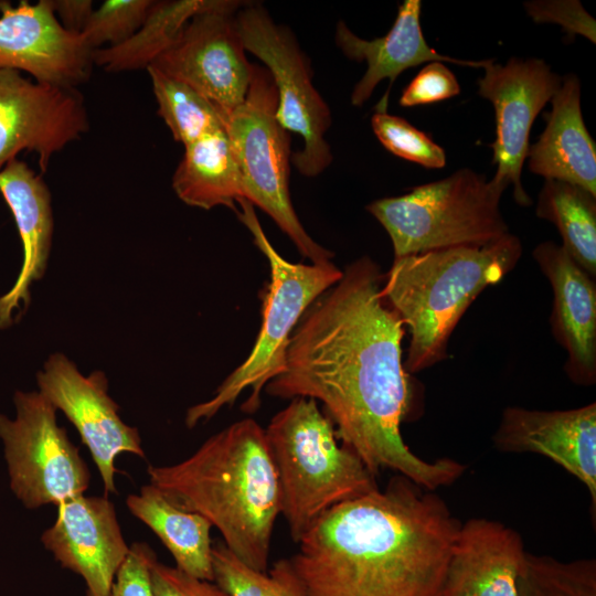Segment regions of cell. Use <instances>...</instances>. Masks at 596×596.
Wrapping results in <instances>:
<instances>
[{"label":"cell","instance_id":"obj_23","mask_svg":"<svg viewBox=\"0 0 596 596\" xmlns=\"http://www.w3.org/2000/svg\"><path fill=\"white\" fill-rule=\"evenodd\" d=\"M126 505L159 538L177 568L200 579L214 581L210 534L213 526L204 517L174 505L151 483L129 494Z\"/></svg>","mask_w":596,"mask_h":596},{"label":"cell","instance_id":"obj_7","mask_svg":"<svg viewBox=\"0 0 596 596\" xmlns=\"http://www.w3.org/2000/svg\"><path fill=\"white\" fill-rule=\"evenodd\" d=\"M507 185L464 168L366 210L387 232L394 258L454 247H480L509 232L500 211Z\"/></svg>","mask_w":596,"mask_h":596},{"label":"cell","instance_id":"obj_22","mask_svg":"<svg viewBox=\"0 0 596 596\" xmlns=\"http://www.w3.org/2000/svg\"><path fill=\"white\" fill-rule=\"evenodd\" d=\"M544 113L545 128L528 151L529 170L544 179L579 185L596 195V145L582 115L581 84L575 74L562 77Z\"/></svg>","mask_w":596,"mask_h":596},{"label":"cell","instance_id":"obj_27","mask_svg":"<svg viewBox=\"0 0 596 596\" xmlns=\"http://www.w3.org/2000/svg\"><path fill=\"white\" fill-rule=\"evenodd\" d=\"M146 70L151 79L158 114L174 140L185 147L224 128L216 107L198 91L153 66Z\"/></svg>","mask_w":596,"mask_h":596},{"label":"cell","instance_id":"obj_15","mask_svg":"<svg viewBox=\"0 0 596 596\" xmlns=\"http://www.w3.org/2000/svg\"><path fill=\"white\" fill-rule=\"evenodd\" d=\"M93 51L81 33L66 30L51 0L17 6L0 0V70L24 72L38 82L77 88L88 81Z\"/></svg>","mask_w":596,"mask_h":596},{"label":"cell","instance_id":"obj_25","mask_svg":"<svg viewBox=\"0 0 596 596\" xmlns=\"http://www.w3.org/2000/svg\"><path fill=\"white\" fill-rule=\"evenodd\" d=\"M216 1H153L145 21L127 41L93 51L94 65L107 72L147 68L175 41L190 19Z\"/></svg>","mask_w":596,"mask_h":596},{"label":"cell","instance_id":"obj_12","mask_svg":"<svg viewBox=\"0 0 596 596\" xmlns=\"http://www.w3.org/2000/svg\"><path fill=\"white\" fill-rule=\"evenodd\" d=\"M478 79V95L488 99L496 114V139L491 145L496 174L492 180L508 188L521 206L532 204L521 173L530 147L532 125L558 91L562 77L541 58L510 57L502 65L494 58Z\"/></svg>","mask_w":596,"mask_h":596},{"label":"cell","instance_id":"obj_17","mask_svg":"<svg viewBox=\"0 0 596 596\" xmlns=\"http://www.w3.org/2000/svg\"><path fill=\"white\" fill-rule=\"evenodd\" d=\"M492 441L502 453H532L553 460L585 485L596 504L595 402L563 411L508 406Z\"/></svg>","mask_w":596,"mask_h":596},{"label":"cell","instance_id":"obj_2","mask_svg":"<svg viewBox=\"0 0 596 596\" xmlns=\"http://www.w3.org/2000/svg\"><path fill=\"white\" fill-rule=\"evenodd\" d=\"M460 524L435 491L397 475L329 509L291 560L309 596H443Z\"/></svg>","mask_w":596,"mask_h":596},{"label":"cell","instance_id":"obj_26","mask_svg":"<svg viewBox=\"0 0 596 596\" xmlns=\"http://www.w3.org/2000/svg\"><path fill=\"white\" fill-rule=\"evenodd\" d=\"M536 216L553 223L562 247L593 278L596 276V195L564 181L545 179Z\"/></svg>","mask_w":596,"mask_h":596},{"label":"cell","instance_id":"obj_34","mask_svg":"<svg viewBox=\"0 0 596 596\" xmlns=\"http://www.w3.org/2000/svg\"><path fill=\"white\" fill-rule=\"evenodd\" d=\"M152 596H231L214 582L185 574L156 557L150 565Z\"/></svg>","mask_w":596,"mask_h":596},{"label":"cell","instance_id":"obj_10","mask_svg":"<svg viewBox=\"0 0 596 596\" xmlns=\"http://www.w3.org/2000/svg\"><path fill=\"white\" fill-rule=\"evenodd\" d=\"M235 21L245 51L266 65L276 86L277 120L304 140L291 162L306 177L320 174L333 159L326 140L331 114L312 84L308 58L291 31L275 23L262 6L245 4Z\"/></svg>","mask_w":596,"mask_h":596},{"label":"cell","instance_id":"obj_28","mask_svg":"<svg viewBox=\"0 0 596 596\" xmlns=\"http://www.w3.org/2000/svg\"><path fill=\"white\" fill-rule=\"evenodd\" d=\"M214 583L231 596H309L290 558L276 561L267 572L237 558L223 542L213 545Z\"/></svg>","mask_w":596,"mask_h":596},{"label":"cell","instance_id":"obj_36","mask_svg":"<svg viewBox=\"0 0 596 596\" xmlns=\"http://www.w3.org/2000/svg\"><path fill=\"white\" fill-rule=\"evenodd\" d=\"M60 23L68 31L81 33L93 9L92 0H51Z\"/></svg>","mask_w":596,"mask_h":596},{"label":"cell","instance_id":"obj_14","mask_svg":"<svg viewBox=\"0 0 596 596\" xmlns=\"http://www.w3.org/2000/svg\"><path fill=\"white\" fill-rule=\"evenodd\" d=\"M89 129L77 88L38 83L15 70H0V171L26 150L45 172L52 157Z\"/></svg>","mask_w":596,"mask_h":596},{"label":"cell","instance_id":"obj_21","mask_svg":"<svg viewBox=\"0 0 596 596\" xmlns=\"http://www.w3.org/2000/svg\"><path fill=\"white\" fill-rule=\"evenodd\" d=\"M421 10L419 0H405L398 7L391 30L384 36L373 40L356 36L343 21L338 23L336 43L339 49L348 58L368 64L364 75L352 91L353 106H362L381 81L387 78L392 86L402 72L423 63L446 62L485 68L492 61L459 60L435 51L423 35Z\"/></svg>","mask_w":596,"mask_h":596},{"label":"cell","instance_id":"obj_1","mask_svg":"<svg viewBox=\"0 0 596 596\" xmlns=\"http://www.w3.org/2000/svg\"><path fill=\"white\" fill-rule=\"evenodd\" d=\"M384 275L368 256L304 313L291 333L284 371L267 394L320 402L337 437L375 477L391 469L435 491L457 481L466 465L415 455L401 435L409 404L402 358L404 324L382 295Z\"/></svg>","mask_w":596,"mask_h":596},{"label":"cell","instance_id":"obj_31","mask_svg":"<svg viewBox=\"0 0 596 596\" xmlns=\"http://www.w3.org/2000/svg\"><path fill=\"white\" fill-rule=\"evenodd\" d=\"M152 0H106L94 9L81 32L92 50L127 41L145 21Z\"/></svg>","mask_w":596,"mask_h":596},{"label":"cell","instance_id":"obj_29","mask_svg":"<svg viewBox=\"0 0 596 596\" xmlns=\"http://www.w3.org/2000/svg\"><path fill=\"white\" fill-rule=\"evenodd\" d=\"M517 596H596V561L525 553Z\"/></svg>","mask_w":596,"mask_h":596},{"label":"cell","instance_id":"obj_30","mask_svg":"<svg viewBox=\"0 0 596 596\" xmlns=\"http://www.w3.org/2000/svg\"><path fill=\"white\" fill-rule=\"evenodd\" d=\"M371 125L379 141L393 155L429 169L445 167V150L404 118L375 111Z\"/></svg>","mask_w":596,"mask_h":596},{"label":"cell","instance_id":"obj_8","mask_svg":"<svg viewBox=\"0 0 596 596\" xmlns=\"http://www.w3.org/2000/svg\"><path fill=\"white\" fill-rule=\"evenodd\" d=\"M278 96L269 72L254 65L245 100L222 117L236 161L243 199L269 215L299 253L313 264L334 254L305 231L290 199V135L277 120Z\"/></svg>","mask_w":596,"mask_h":596},{"label":"cell","instance_id":"obj_9","mask_svg":"<svg viewBox=\"0 0 596 596\" xmlns=\"http://www.w3.org/2000/svg\"><path fill=\"white\" fill-rule=\"evenodd\" d=\"M13 402L14 418L0 414V440L17 499L33 510L84 494L91 472L56 408L39 391H17Z\"/></svg>","mask_w":596,"mask_h":596},{"label":"cell","instance_id":"obj_4","mask_svg":"<svg viewBox=\"0 0 596 596\" xmlns=\"http://www.w3.org/2000/svg\"><path fill=\"white\" fill-rule=\"evenodd\" d=\"M522 256L520 240L508 233L480 247H454L394 258L382 295L409 332L407 373L447 356L448 340L480 292L501 281Z\"/></svg>","mask_w":596,"mask_h":596},{"label":"cell","instance_id":"obj_16","mask_svg":"<svg viewBox=\"0 0 596 596\" xmlns=\"http://www.w3.org/2000/svg\"><path fill=\"white\" fill-rule=\"evenodd\" d=\"M44 547L64 568L79 575L85 596H109L127 545L114 503L79 494L57 505L54 523L41 535Z\"/></svg>","mask_w":596,"mask_h":596},{"label":"cell","instance_id":"obj_6","mask_svg":"<svg viewBox=\"0 0 596 596\" xmlns=\"http://www.w3.org/2000/svg\"><path fill=\"white\" fill-rule=\"evenodd\" d=\"M236 203L241 207V211H236L238 219L266 256L270 269V280L262 296L263 321L255 344L244 362L221 383L210 400L188 409L185 425L189 428L212 418L223 407L231 406L248 389L251 393L242 409L256 412L263 389L285 369L289 339L299 320L343 275V270L332 262L297 264L286 260L266 237L254 205L243 198Z\"/></svg>","mask_w":596,"mask_h":596},{"label":"cell","instance_id":"obj_32","mask_svg":"<svg viewBox=\"0 0 596 596\" xmlns=\"http://www.w3.org/2000/svg\"><path fill=\"white\" fill-rule=\"evenodd\" d=\"M524 9L535 23H555L570 38L583 35L596 42L595 19L577 0H534L525 2Z\"/></svg>","mask_w":596,"mask_h":596},{"label":"cell","instance_id":"obj_19","mask_svg":"<svg viewBox=\"0 0 596 596\" xmlns=\"http://www.w3.org/2000/svg\"><path fill=\"white\" fill-rule=\"evenodd\" d=\"M525 553L514 529L486 518L467 520L451 549L443 596H517Z\"/></svg>","mask_w":596,"mask_h":596},{"label":"cell","instance_id":"obj_35","mask_svg":"<svg viewBox=\"0 0 596 596\" xmlns=\"http://www.w3.org/2000/svg\"><path fill=\"white\" fill-rule=\"evenodd\" d=\"M157 557L149 544L132 543L117 572L109 596H152L150 565Z\"/></svg>","mask_w":596,"mask_h":596},{"label":"cell","instance_id":"obj_24","mask_svg":"<svg viewBox=\"0 0 596 596\" xmlns=\"http://www.w3.org/2000/svg\"><path fill=\"white\" fill-rule=\"evenodd\" d=\"M172 187L188 205L204 210L223 205L236 211L242 183L224 128L184 147Z\"/></svg>","mask_w":596,"mask_h":596},{"label":"cell","instance_id":"obj_20","mask_svg":"<svg viewBox=\"0 0 596 596\" xmlns=\"http://www.w3.org/2000/svg\"><path fill=\"white\" fill-rule=\"evenodd\" d=\"M0 193L10 207L22 242L23 260L15 283L0 297V329L30 302V287L46 270L53 237L51 192L41 174L15 158L0 171Z\"/></svg>","mask_w":596,"mask_h":596},{"label":"cell","instance_id":"obj_3","mask_svg":"<svg viewBox=\"0 0 596 596\" xmlns=\"http://www.w3.org/2000/svg\"><path fill=\"white\" fill-rule=\"evenodd\" d=\"M147 473L174 505L215 526L237 558L267 572L280 494L265 429L256 421L235 422L184 460L150 465Z\"/></svg>","mask_w":596,"mask_h":596},{"label":"cell","instance_id":"obj_11","mask_svg":"<svg viewBox=\"0 0 596 596\" xmlns=\"http://www.w3.org/2000/svg\"><path fill=\"white\" fill-rule=\"evenodd\" d=\"M238 8L237 1L217 0L150 65L198 91L221 117L245 100L254 75L235 21Z\"/></svg>","mask_w":596,"mask_h":596},{"label":"cell","instance_id":"obj_33","mask_svg":"<svg viewBox=\"0 0 596 596\" xmlns=\"http://www.w3.org/2000/svg\"><path fill=\"white\" fill-rule=\"evenodd\" d=\"M460 93V85L441 62L425 65L403 91L400 105L413 107L448 99Z\"/></svg>","mask_w":596,"mask_h":596},{"label":"cell","instance_id":"obj_13","mask_svg":"<svg viewBox=\"0 0 596 596\" xmlns=\"http://www.w3.org/2000/svg\"><path fill=\"white\" fill-rule=\"evenodd\" d=\"M39 392L77 429L99 472L105 496L116 494L115 460L129 453L146 458L136 427L120 417L118 404L108 394L103 371L88 375L61 352L51 354L36 374Z\"/></svg>","mask_w":596,"mask_h":596},{"label":"cell","instance_id":"obj_5","mask_svg":"<svg viewBox=\"0 0 596 596\" xmlns=\"http://www.w3.org/2000/svg\"><path fill=\"white\" fill-rule=\"evenodd\" d=\"M280 514L298 543L329 509L379 489L360 457L338 444L336 428L312 398L295 397L265 429Z\"/></svg>","mask_w":596,"mask_h":596},{"label":"cell","instance_id":"obj_18","mask_svg":"<svg viewBox=\"0 0 596 596\" xmlns=\"http://www.w3.org/2000/svg\"><path fill=\"white\" fill-rule=\"evenodd\" d=\"M533 257L553 291L551 327L564 348V371L581 386L596 382V286L589 276L558 244L542 242Z\"/></svg>","mask_w":596,"mask_h":596}]
</instances>
